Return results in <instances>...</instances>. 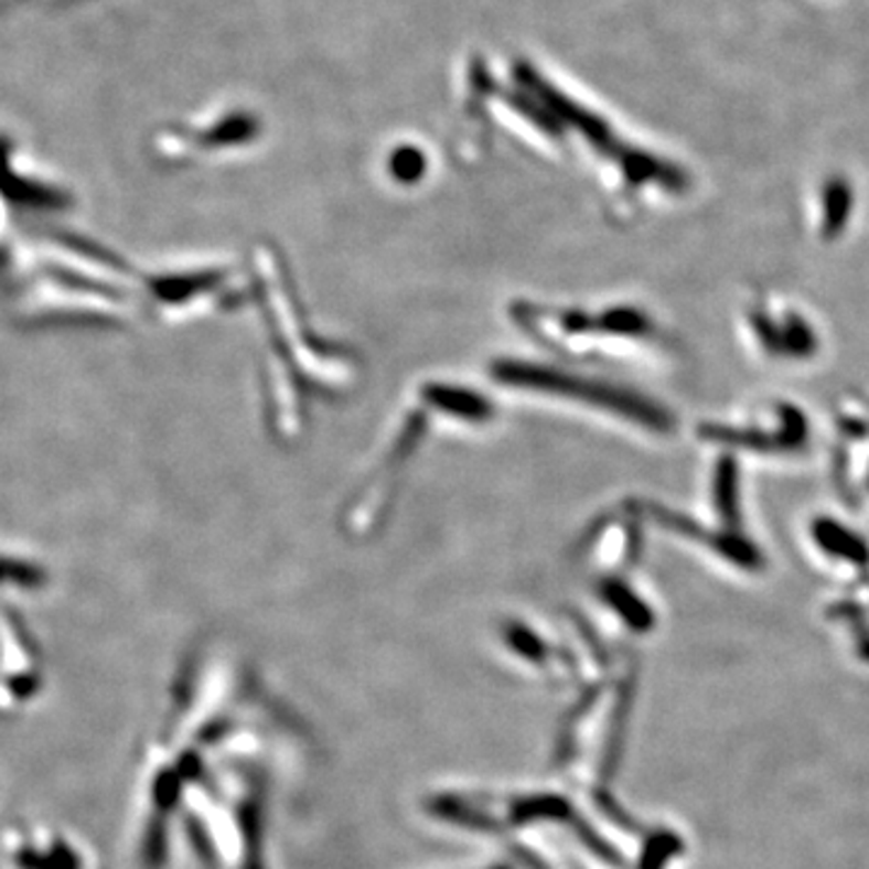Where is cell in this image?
<instances>
[{
	"label": "cell",
	"mask_w": 869,
	"mask_h": 869,
	"mask_svg": "<svg viewBox=\"0 0 869 869\" xmlns=\"http://www.w3.org/2000/svg\"><path fill=\"white\" fill-rule=\"evenodd\" d=\"M739 326L751 351L769 363L800 365L822 353L814 319L775 292H757L741 304Z\"/></svg>",
	"instance_id": "1"
},
{
	"label": "cell",
	"mask_w": 869,
	"mask_h": 869,
	"mask_svg": "<svg viewBox=\"0 0 869 869\" xmlns=\"http://www.w3.org/2000/svg\"><path fill=\"white\" fill-rule=\"evenodd\" d=\"M700 442L720 454L795 457L807 447L809 428L795 404H769L739 420H708L698 428Z\"/></svg>",
	"instance_id": "2"
},
{
	"label": "cell",
	"mask_w": 869,
	"mask_h": 869,
	"mask_svg": "<svg viewBox=\"0 0 869 869\" xmlns=\"http://www.w3.org/2000/svg\"><path fill=\"white\" fill-rule=\"evenodd\" d=\"M834 483L855 509H869V396H846L836 408Z\"/></svg>",
	"instance_id": "3"
},
{
	"label": "cell",
	"mask_w": 869,
	"mask_h": 869,
	"mask_svg": "<svg viewBox=\"0 0 869 869\" xmlns=\"http://www.w3.org/2000/svg\"><path fill=\"white\" fill-rule=\"evenodd\" d=\"M807 546L812 558L828 568L862 575L869 568V544L846 524L830 517H816L807 527Z\"/></svg>",
	"instance_id": "4"
}]
</instances>
